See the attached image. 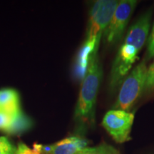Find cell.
Listing matches in <instances>:
<instances>
[{
	"label": "cell",
	"instance_id": "1",
	"mask_svg": "<svg viewBox=\"0 0 154 154\" xmlns=\"http://www.w3.org/2000/svg\"><path fill=\"white\" fill-rule=\"evenodd\" d=\"M151 18V12L147 11L131 26L127 32L111 69L109 82L111 91H116L121 85L138 59V54L149 36Z\"/></svg>",
	"mask_w": 154,
	"mask_h": 154
},
{
	"label": "cell",
	"instance_id": "2",
	"mask_svg": "<svg viewBox=\"0 0 154 154\" xmlns=\"http://www.w3.org/2000/svg\"><path fill=\"white\" fill-rule=\"evenodd\" d=\"M98 49L90 57L75 109V118L93 122L98 91L102 77V69L98 58Z\"/></svg>",
	"mask_w": 154,
	"mask_h": 154
},
{
	"label": "cell",
	"instance_id": "3",
	"mask_svg": "<svg viewBox=\"0 0 154 154\" xmlns=\"http://www.w3.org/2000/svg\"><path fill=\"white\" fill-rule=\"evenodd\" d=\"M148 68L143 60L136 66L121 83L113 109L129 111L145 91Z\"/></svg>",
	"mask_w": 154,
	"mask_h": 154
},
{
	"label": "cell",
	"instance_id": "4",
	"mask_svg": "<svg viewBox=\"0 0 154 154\" xmlns=\"http://www.w3.org/2000/svg\"><path fill=\"white\" fill-rule=\"evenodd\" d=\"M118 3L119 1L116 0H99L94 4L90 13L86 41L100 42Z\"/></svg>",
	"mask_w": 154,
	"mask_h": 154
},
{
	"label": "cell",
	"instance_id": "5",
	"mask_svg": "<svg viewBox=\"0 0 154 154\" xmlns=\"http://www.w3.org/2000/svg\"><path fill=\"white\" fill-rule=\"evenodd\" d=\"M134 121V113L112 109L106 113L102 126L118 143L131 140V132Z\"/></svg>",
	"mask_w": 154,
	"mask_h": 154
},
{
	"label": "cell",
	"instance_id": "6",
	"mask_svg": "<svg viewBox=\"0 0 154 154\" xmlns=\"http://www.w3.org/2000/svg\"><path fill=\"white\" fill-rule=\"evenodd\" d=\"M136 5L137 2L135 0L119 1L111 22L103 33L109 45H114L122 38Z\"/></svg>",
	"mask_w": 154,
	"mask_h": 154
},
{
	"label": "cell",
	"instance_id": "7",
	"mask_svg": "<svg viewBox=\"0 0 154 154\" xmlns=\"http://www.w3.org/2000/svg\"><path fill=\"white\" fill-rule=\"evenodd\" d=\"M87 145V140L80 136H69L53 144L51 154H79Z\"/></svg>",
	"mask_w": 154,
	"mask_h": 154
},
{
	"label": "cell",
	"instance_id": "8",
	"mask_svg": "<svg viewBox=\"0 0 154 154\" xmlns=\"http://www.w3.org/2000/svg\"><path fill=\"white\" fill-rule=\"evenodd\" d=\"M0 109L12 115L21 111L18 93L14 89L4 88L0 90Z\"/></svg>",
	"mask_w": 154,
	"mask_h": 154
},
{
	"label": "cell",
	"instance_id": "9",
	"mask_svg": "<svg viewBox=\"0 0 154 154\" xmlns=\"http://www.w3.org/2000/svg\"><path fill=\"white\" fill-rule=\"evenodd\" d=\"M32 124V120L20 111L14 115L12 122L5 132L11 134H20L29 129Z\"/></svg>",
	"mask_w": 154,
	"mask_h": 154
},
{
	"label": "cell",
	"instance_id": "10",
	"mask_svg": "<svg viewBox=\"0 0 154 154\" xmlns=\"http://www.w3.org/2000/svg\"><path fill=\"white\" fill-rule=\"evenodd\" d=\"M79 154H121L116 149L106 143H101L94 147H87Z\"/></svg>",
	"mask_w": 154,
	"mask_h": 154
},
{
	"label": "cell",
	"instance_id": "11",
	"mask_svg": "<svg viewBox=\"0 0 154 154\" xmlns=\"http://www.w3.org/2000/svg\"><path fill=\"white\" fill-rule=\"evenodd\" d=\"M42 144L34 143L33 149H30L26 144L20 143H19L15 154H42Z\"/></svg>",
	"mask_w": 154,
	"mask_h": 154
},
{
	"label": "cell",
	"instance_id": "12",
	"mask_svg": "<svg viewBox=\"0 0 154 154\" xmlns=\"http://www.w3.org/2000/svg\"><path fill=\"white\" fill-rule=\"evenodd\" d=\"M14 115L11 114L4 111H0V129L5 131L10 126Z\"/></svg>",
	"mask_w": 154,
	"mask_h": 154
},
{
	"label": "cell",
	"instance_id": "13",
	"mask_svg": "<svg viewBox=\"0 0 154 154\" xmlns=\"http://www.w3.org/2000/svg\"><path fill=\"white\" fill-rule=\"evenodd\" d=\"M154 90V61L148 68L147 77L145 86V91L149 92Z\"/></svg>",
	"mask_w": 154,
	"mask_h": 154
},
{
	"label": "cell",
	"instance_id": "14",
	"mask_svg": "<svg viewBox=\"0 0 154 154\" xmlns=\"http://www.w3.org/2000/svg\"><path fill=\"white\" fill-rule=\"evenodd\" d=\"M153 57H154V25L151 35L148 39L147 47V59H151Z\"/></svg>",
	"mask_w": 154,
	"mask_h": 154
},
{
	"label": "cell",
	"instance_id": "15",
	"mask_svg": "<svg viewBox=\"0 0 154 154\" xmlns=\"http://www.w3.org/2000/svg\"><path fill=\"white\" fill-rule=\"evenodd\" d=\"M17 149L12 144L7 146L0 147V154H15Z\"/></svg>",
	"mask_w": 154,
	"mask_h": 154
},
{
	"label": "cell",
	"instance_id": "16",
	"mask_svg": "<svg viewBox=\"0 0 154 154\" xmlns=\"http://www.w3.org/2000/svg\"><path fill=\"white\" fill-rule=\"evenodd\" d=\"M53 151V144L52 145H42V154H51Z\"/></svg>",
	"mask_w": 154,
	"mask_h": 154
},
{
	"label": "cell",
	"instance_id": "17",
	"mask_svg": "<svg viewBox=\"0 0 154 154\" xmlns=\"http://www.w3.org/2000/svg\"><path fill=\"white\" fill-rule=\"evenodd\" d=\"M11 143L9 142L8 138L5 136H2L0 137V147H3V146H7L11 145Z\"/></svg>",
	"mask_w": 154,
	"mask_h": 154
},
{
	"label": "cell",
	"instance_id": "18",
	"mask_svg": "<svg viewBox=\"0 0 154 154\" xmlns=\"http://www.w3.org/2000/svg\"><path fill=\"white\" fill-rule=\"evenodd\" d=\"M0 111H1V109H0Z\"/></svg>",
	"mask_w": 154,
	"mask_h": 154
}]
</instances>
